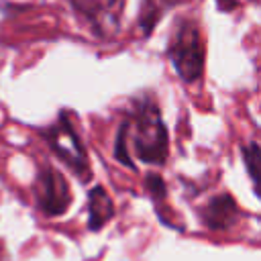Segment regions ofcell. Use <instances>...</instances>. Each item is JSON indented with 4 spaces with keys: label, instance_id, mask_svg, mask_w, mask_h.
Instances as JSON below:
<instances>
[{
    "label": "cell",
    "instance_id": "6da1fadb",
    "mask_svg": "<svg viewBox=\"0 0 261 261\" xmlns=\"http://www.w3.org/2000/svg\"><path fill=\"white\" fill-rule=\"evenodd\" d=\"M130 126V143L137 159L151 165H163L169 153V137L153 98H145L137 104Z\"/></svg>",
    "mask_w": 261,
    "mask_h": 261
},
{
    "label": "cell",
    "instance_id": "7a4b0ae2",
    "mask_svg": "<svg viewBox=\"0 0 261 261\" xmlns=\"http://www.w3.org/2000/svg\"><path fill=\"white\" fill-rule=\"evenodd\" d=\"M167 55L177 71V75L186 84H194L202 77L204 71V41L200 27L184 18L173 27L169 45H167Z\"/></svg>",
    "mask_w": 261,
    "mask_h": 261
},
{
    "label": "cell",
    "instance_id": "3957f363",
    "mask_svg": "<svg viewBox=\"0 0 261 261\" xmlns=\"http://www.w3.org/2000/svg\"><path fill=\"white\" fill-rule=\"evenodd\" d=\"M49 147L53 149V153L82 179L88 181L92 177V169H90V161H88V153L77 137V133L71 126V120L65 112L59 114V118L43 133Z\"/></svg>",
    "mask_w": 261,
    "mask_h": 261
},
{
    "label": "cell",
    "instance_id": "277c9868",
    "mask_svg": "<svg viewBox=\"0 0 261 261\" xmlns=\"http://www.w3.org/2000/svg\"><path fill=\"white\" fill-rule=\"evenodd\" d=\"M80 20L100 39L118 33L124 0H69Z\"/></svg>",
    "mask_w": 261,
    "mask_h": 261
},
{
    "label": "cell",
    "instance_id": "5b68a950",
    "mask_svg": "<svg viewBox=\"0 0 261 261\" xmlns=\"http://www.w3.org/2000/svg\"><path fill=\"white\" fill-rule=\"evenodd\" d=\"M35 196H37L39 208L47 216H59L71 204L69 186L55 167H43L39 171L37 184H35Z\"/></svg>",
    "mask_w": 261,
    "mask_h": 261
},
{
    "label": "cell",
    "instance_id": "8992f818",
    "mask_svg": "<svg viewBox=\"0 0 261 261\" xmlns=\"http://www.w3.org/2000/svg\"><path fill=\"white\" fill-rule=\"evenodd\" d=\"M204 224L212 230H226L232 226L239 218V206L230 194H218L214 196L202 210Z\"/></svg>",
    "mask_w": 261,
    "mask_h": 261
},
{
    "label": "cell",
    "instance_id": "52a82bcc",
    "mask_svg": "<svg viewBox=\"0 0 261 261\" xmlns=\"http://www.w3.org/2000/svg\"><path fill=\"white\" fill-rule=\"evenodd\" d=\"M114 216V204L102 186H96L88 194V226L90 230H100Z\"/></svg>",
    "mask_w": 261,
    "mask_h": 261
},
{
    "label": "cell",
    "instance_id": "ba28073f",
    "mask_svg": "<svg viewBox=\"0 0 261 261\" xmlns=\"http://www.w3.org/2000/svg\"><path fill=\"white\" fill-rule=\"evenodd\" d=\"M181 2H186V0H143L141 10H139V29H141V33L151 35V31L159 22V18L167 10H171L173 6L181 4Z\"/></svg>",
    "mask_w": 261,
    "mask_h": 261
},
{
    "label": "cell",
    "instance_id": "9c48e42d",
    "mask_svg": "<svg viewBox=\"0 0 261 261\" xmlns=\"http://www.w3.org/2000/svg\"><path fill=\"white\" fill-rule=\"evenodd\" d=\"M243 159L247 163V171H249V177L253 181V188L257 192V171H259V159H261V153H259V145L253 141L249 143L247 147H243Z\"/></svg>",
    "mask_w": 261,
    "mask_h": 261
},
{
    "label": "cell",
    "instance_id": "30bf717a",
    "mask_svg": "<svg viewBox=\"0 0 261 261\" xmlns=\"http://www.w3.org/2000/svg\"><path fill=\"white\" fill-rule=\"evenodd\" d=\"M114 157H116L122 165H126V167H130V169H135V163H133L130 155L126 153V122H122V124H120V128H118L116 147H114Z\"/></svg>",
    "mask_w": 261,
    "mask_h": 261
},
{
    "label": "cell",
    "instance_id": "8fae6325",
    "mask_svg": "<svg viewBox=\"0 0 261 261\" xmlns=\"http://www.w3.org/2000/svg\"><path fill=\"white\" fill-rule=\"evenodd\" d=\"M145 186H147V190L151 192V196H153L155 200H159V198H165V184H163V179H161L159 175H155V173L147 175V181H145Z\"/></svg>",
    "mask_w": 261,
    "mask_h": 261
},
{
    "label": "cell",
    "instance_id": "7c38bea8",
    "mask_svg": "<svg viewBox=\"0 0 261 261\" xmlns=\"http://www.w3.org/2000/svg\"><path fill=\"white\" fill-rule=\"evenodd\" d=\"M216 2H218V8L220 10H234L239 6L237 0H216Z\"/></svg>",
    "mask_w": 261,
    "mask_h": 261
}]
</instances>
